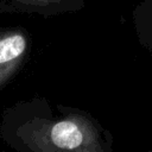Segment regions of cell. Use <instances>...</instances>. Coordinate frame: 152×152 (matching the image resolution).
Returning <instances> with one entry per match:
<instances>
[{
  "mask_svg": "<svg viewBox=\"0 0 152 152\" xmlns=\"http://www.w3.org/2000/svg\"><path fill=\"white\" fill-rule=\"evenodd\" d=\"M133 25L139 44L152 55V0H142L132 13Z\"/></svg>",
  "mask_w": 152,
  "mask_h": 152,
  "instance_id": "obj_1",
  "label": "cell"
}]
</instances>
